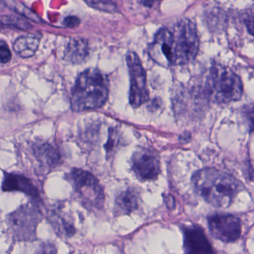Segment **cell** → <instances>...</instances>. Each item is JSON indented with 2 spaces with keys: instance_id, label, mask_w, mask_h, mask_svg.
<instances>
[{
  "instance_id": "7a4b0ae2",
  "label": "cell",
  "mask_w": 254,
  "mask_h": 254,
  "mask_svg": "<svg viewBox=\"0 0 254 254\" xmlns=\"http://www.w3.org/2000/svg\"><path fill=\"white\" fill-rule=\"evenodd\" d=\"M109 94L108 78L89 69L80 74L72 88L71 108L75 112L98 109L106 103Z\"/></svg>"
},
{
  "instance_id": "4fadbf2b",
  "label": "cell",
  "mask_w": 254,
  "mask_h": 254,
  "mask_svg": "<svg viewBox=\"0 0 254 254\" xmlns=\"http://www.w3.org/2000/svg\"><path fill=\"white\" fill-rule=\"evenodd\" d=\"M48 222L58 236L70 238L76 232L75 225L72 218L68 214L63 212L61 207H56L50 211L48 216Z\"/></svg>"
},
{
  "instance_id": "ba28073f",
  "label": "cell",
  "mask_w": 254,
  "mask_h": 254,
  "mask_svg": "<svg viewBox=\"0 0 254 254\" xmlns=\"http://www.w3.org/2000/svg\"><path fill=\"white\" fill-rule=\"evenodd\" d=\"M208 226L215 239L224 242H233L242 233V223L238 217L216 214L208 218Z\"/></svg>"
},
{
  "instance_id": "8fae6325",
  "label": "cell",
  "mask_w": 254,
  "mask_h": 254,
  "mask_svg": "<svg viewBox=\"0 0 254 254\" xmlns=\"http://www.w3.org/2000/svg\"><path fill=\"white\" fill-rule=\"evenodd\" d=\"M184 247L185 254H215L205 232L198 226L184 230Z\"/></svg>"
},
{
  "instance_id": "30bf717a",
  "label": "cell",
  "mask_w": 254,
  "mask_h": 254,
  "mask_svg": "<svg viewBox=\"0 0 254 254\" xmlns=\"http://www.w3.org/2000/svg\"><path fill=\"white\" fill-rule=\"evenodd\" d=\"M132 168L136 176L141 181L157 179L161 173L159 157L152 150L139 148L133 155Z\"/></svg>"
},
{
  "instance_id": "d6986e66",
  "label": "cell",
  "mask_w": 254,
  "mask_h": 254,
  "mask_svg": "<svg viewBox=\"0 0 254 254\" xmlns=\"http://www.w3.org/2000/svg\"><path fill=\"white\" fill-rule=\"evenodd\" d=\"M11 59V52L8 44L4 41H0V63L6 64Z\"/></svg>"
},
{
  "instance_id": "ffe728a7",
  "label": "cell",
  "mask_w": 254,
  "mask_h": 254,
  "mask_svg": "<svg viewBox=\"0 0 254 254\" xmlns=\"http://www.w3.org/2000/svg\"><path fill=\"white\" fill-rule=\"evenodd\" d=\"M36 254H57V248L53 243L45 242L39 247Z\"/></svg>"
},
{
  "instance_id": "3957f363",
  "label": "cell",
  "mask_w": 254,
  "mask_h": 254,
  "mask_svg": "<svg viewBox=\"0 0 254 254\" xmlns=\"http://www.w3.org/2000/svg\"><path fill=\"white\" fill-rule=\"evenodd\" d=\"M207 92L209 98L219 104L239 101L243 93L242 81L232 69L224 66L212 67L208 80Z\"/></svg>"
},
{
  "instance_id": "277c9868",
  "label": "cell",
  "mask_w": 254,
  "mask_h": 254,
  "mask_svg": "<svg viewBox=\"0 0 254 254\" xmlns=\"http://www.w3.org/2000/svg\"><path fill=\"white\" fill-rule=\"evenodd\" d=\"M83 206L89 210H99L105 204V192L99 181L91 172L73 168L67 176Z\"/></svg>"
},
{
  "instance_id": "ac0fdd59",
  "label": "cell",
  "mask_w": 254,
  "mask_h": 254,
  "mask_svg": "<svg viewBox=\"0 0 254 254\" xmlns=\"http://www.w3.org/2000/svg\"><path fill=\"white\" fill-rule=\"evenodd\" d=\"M85 2L92 8L106 11V12L115 13L118 11L116 5L110 1H87Z\"/></svg>"
},
{
  "instance_id": "52a82bcc",
  "label": "cell",
  "mask_w": 254,
  "mask_h": 254,
  "mask_svg": "<svg viewBox=\"0 0 254 254\" xmlns=\"http://www.w3.org/2000/svg\"><path fill=\"white\" fill-rule=\"evenodd\" d=\"M126 61L131 81L130 104L134 108H139L149 98V92L147 88L146 72L140 59L135 52H128Z\"/></svg>"
},
{
  "instance_id": "5bb4252c",
  "label": "cell",
  "mask_w": 254,
  "mask_h": 254,
  "mask_svg": "<svg viewBox=\"0 0 254 254\" xmlns=\"http://www.w3.org/2000/svg\"><path fill=\"white\" fill-rule=\"evenodd\" d=\"M139 197L136 189L128 188L122 191L115 198L114 211L115 215H128L139 208Z\"/></svg>"
},
{
  "instance_id": "5b68a950",
  "label": "cell",
  "mask_w": 254,
  "mask_h": 254,
  "mask_svg": "<svg viewBox=\"0 0 254 254\" xmlns=\"http://www.w3.org/2000/svg\"><path fill=\"white\" fill-rule=\"evenodd\" d=\"M38 207L22 205L7 217V225L12 239L17 242H32L36 239L37 228L42 220Z\"/></svg>"
},
{
  "instance_id": "9c48e42d",
  "label": "cell",
  "mask_w": 254,
  "mask_h": 254,
  "mask_svg": "<svg viewBox=\"0 0 254 254\" xmlns=\"http://www.w3.org/2000/svg\"><path fill=\"white\" fill-rule=\"evenodd\" d=\"M148 55L155 62L162 67L175 65L173 35L168 28L160 29L148 50Z\"/></svg>"
},
{
  "instance_id": "e0dca14e",
  "label": "cell",
  "mask_w": 254,
  "mask_h": 254,
  "mask_svg": "<svg viewBox=\"0 0 254 254\" xmlns=\"http://www.w3.org/2000/svg\"><path fill=\"white\" fill-rule=\"evenodd\" d=\"M39 44L36 37L23 36L16 40L14 49L21 58H30L36 53Z\"/></svg>"
},
{
  "instance_id": "2e32d148",
  "label": "cell",
  "mask_w": 254,
  "mask_h": 254,
  "mask_svg": "<svg viewBox=\"0 0 254 254\" xmlns=\"http://www.w3.org/2000/svg\"><path fill=\"white\" fill-rule=\"evenodd\" d=\"M35 151L38 161L46 168H53L59 165L61 161L60 154L51 145L44 144L37 147Z\"/></svg>"
},
{
  "instance_id": "603a6c76",
  "label": "cell",
  "mask_w": 254,
  "mask_h": 254,
  "mask_svg": "<svg viewBox=\"0 0 254 254\" xmlns=\"http://www.w3.org/2000/svg\"><path fill=\"white\" fill-rule=\"evenodd\" d=\"M5 2H0V11H2V10L4 9V8H5Z\"/></svg>"
},
{
  "instance_id": "6da1fadb",
  "label": "cell",
  "mask_w": 254,
  "mask_h": 254,
  "mask_svg": "<svg viewBox=\"0 0 254 254\" xmlns=\"http://www.w3.org/2000/svg\"><path fill=\"white\" fill-rule=\"evenodd\" d=\"M192 181L197 193L217 208H228L243 189V185L236 178L213 168L195 172Z\"/></svg>"
},
{
  "instance_id": "9a60e30c",
  "label": "cell",
  "mask_w": 254,
  "mask_h": 254,
  "mask_svg": "<svg viewBox=\"0 0 254 254\" xmlns=\"http://www.w3.org/2000/svg\"><path fill=\"white\" fill-rule=\"evenodd\" d=\"M89 53L88 44L83 38H73L67 44L64 59L72 64L82 62Z\"/></svg>"
},
{
  "instance_id": "7402d4cb",
  "label": "cell",
  "mask_w": 254,
  "mask_h": 254,
  "mask_svg": "<svg viewBox=\"0 0 254 254\" xmlns=\"http://www.w3.org/2000/svg\"><path fill=\"white\" fill-rule=\"evenodd\" d=\"M117 135H115V131H110L109 139H108V143L106 145L107 153L109 154L111 151H112L113 148H114V145H115V137Z\"/></svg>"
},
{
  "instance_id": "44dd1931",
  "label": "cell",
  "mask_w": 254,
  "mask_h": 254,
  "mask_svg": "<svg viewBox=\"0 0 254 254\" xmlns=\"http://www.w3.org/2000/svg\"><path fill=\"white\" fill-rule=\"evenodd\" d=\"M64 24L66 26L69 27V28H75V27L79 25L80 20L79 18L74 17V16L68 17L64 20Z\"/></svg>"
},
{
  "instance_id": "8992f818",
  "label": "cell",
  "mask_w": 254,
  "mask_h": 254,
  "mask_svg": "<svg viewBox=\"0 0 254 254\" xmlns=\"http://www.w3.org/2000/svg\"><path fill=\"white\" fill-rule=\"evenodd\" d=\"M175 65H184L193 61L199 48V38L195 24L188 19L180 21L173 32Z\"/></svg>"
},
{
  "instance_id": "7c38bea8",
  "label": "cell",
  "mask_w": 254,
  "mask_h": 254,
  "mask_svg": "<svg viewBox=\"0 0 254 254\" xmlns=\"http://www.w3.org/2000/svg\"><path fill=\"white\" fill-rule=\"evenodd\" d=\"M2 189L4 192L19 191L31 197L35 201L41 200L39 189L29 178L23 175L5 172Z\"/></svg>"
}]
</instances>
